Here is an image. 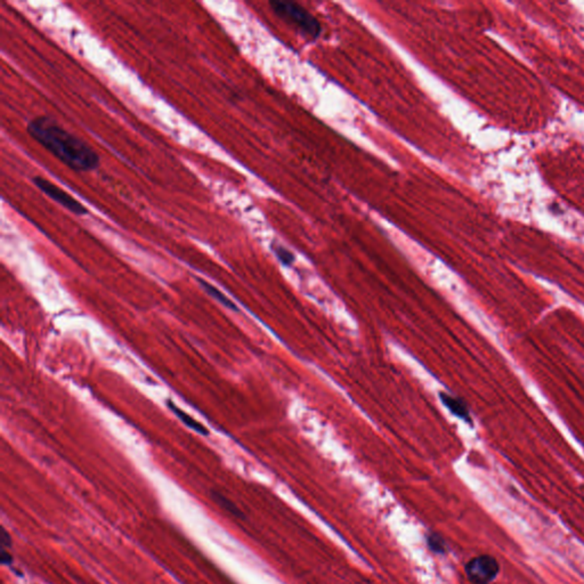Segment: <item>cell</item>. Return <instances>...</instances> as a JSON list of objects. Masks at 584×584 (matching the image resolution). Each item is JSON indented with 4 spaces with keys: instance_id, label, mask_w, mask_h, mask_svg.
<instances>
[{
    "instance_id": "8992f818",
    "label": "cell",
    "mask_w": 584,
    "mask_h": 584,
    "mask_svg": "<svg viewBox=\"0 0 584 584\" xmlns=\"http://www.w3.org/2000/svg\"><path fill=\"white\" fill-rule=\"evenodd\" d=\"M167 407H169V409L172 412L175 413V416H177L178 419L188 425V428L193 429L194 432H197V434H201V435L208 436L209 432H208V429L204 425H201L199 421H197L192 416H188V413L179 409L175 403H172V400H167Z\"/></svg>"
},
{
    "instance_id": "3957f363",
    "label": "cell",
    "mask_w": 584,
    "mask_h": 584,
    "mask_svg": "<svg viewBox=\"0 0 584 584\" xmlns=\"http://www.w3.org/2000/svg\"><path fill=\"white\" fill-rule=\"evenodd\" d=\"M464 573L473 584L492 583L500 573V564L493 555H477L466 564Z\"/></svg>"
},
{
    "instance_id": "6da1fadb",
    "label": "cell",
    "mask_w": 584,
    "mask_h": 584,
    "mask_svg": "<svg viewBox=\"0 0 584 584\" xmlns=\"http://www.w3.org/2000/svg\"><path fill=\"white\" fill-rule=\"evenodd\" d=\"M26 131L33 140L74 172H92L99 165L97 153L51 117L42 115L32 119Z\"/></svg>"
},
{
    "instance_id": "8fae6325",
    "label": "cell",
    "mask_w": 584,
    "mask_h": 584,
    "mask_svg": "<svg viewBox=\"0 0 584 584\" xmlns=\"http://www.w3.org/2000/svg\"><path fill=\"white\" fill-rule=\"evenodd\" d=\"M12 537H10V534L7 532L6 528H1V532H0V546H1V549H8L10 550L12 548Z\"/></svg>"
},
{
    "instance_id": "ba28073f",
    "label": "cell",
    "mask_w": 584,
    "mask_h": 584,
    "mask_svg": "<svg viewBox=\"0 0 584 584\" xmlns=\"http://www.w3.org/2000/svg\"><path fill=\"white\" fill-rule=\"evenodd\" d=\"M197 281L200 283V286L204 288V291H206V293H209V295H211V297H213V298L216 299L217 302H220V304L225 306V307L232 309V311H238V307L235 306L234 302H233L232 300H229V299L227 298L222 292L219 291L217 288L211 286L210 283L206 282L204 279H199Z\"/></svg>"
},
{
    "instance_id": "9c48e42d",
    "label": "cell",
    "mask_w": 584,
    "mask_h": 584,
    "mask_svg": "<svg viewBox=\"0 0 584 584\" xmlns=\"http://www.w3.org/2000/svg\"><path fill=\"white\" fill-rule=\"evenodd\" d=\"M427 546L436 555H444L446 553V543L444 539L435 532L427 535Z\"/></svg>"
},
{
    "instance_id": "7c38bea8",
    "label": "cell",
    "mask_w": 584,
    "mask_h": 584,
    "mask_svg": "<svg viewBox=\"0 0 584 584\" xmlns=\"http://www.w3.org/2000/svg\"><path fill=\"white\" fill-rule=\"evenodd\" d=\"M0 562H1V565L3 566H10L13 564V555L10 553V550L1 549Z\"/></svg>"
},
{
    "instance_id": "52a82bcc",
    "label": "cell",
    "mask_w": 584,
    "mask_h": 584,
    "mask_svg": "<svg viewBox=\"0 0 584 584\" xmlns=\"http://www.w3.org/2000/svg\"><path fill=\"white\" fill-rule=\"evenodd\" d=\"M211 498H213V501L216 505H218L222 510L227 511L229 514H232L234 517H245V514L242 512L241 509L238 508V505H235L231 498L224 496V494L218 492V491H211Z\"/></svg>"
},
{
    "instance_id": "5b68a950",
    "label": "cell",
    "mask_w": 584,
    "mask_h": 584,
    "mask_svg": "<svg viewBox=\"0 0 584 584\" xmlns=\"http://www.w3.org/2000/svg\"><path fill=\"white\" fill-rule=\"evenodd\" d=\"M439 396H441V400L443 402V404L453 413L454 416L460 418L464 421L471 423V416H470L469 409H468L467 405L460 398L452 396V395L448 394V393H443V391L439 393Z\"/></svg>"
},
{
    "instance_id": "30bf717a",
    "label": "cell",
    "mask_w": 584,
    "mask_h": 584,
    "mask_svg": "<svg viewBox=\"0 0 584 584\" xmlns=\"http://www.w3.org/2000/svg\"><path fill=\"white\" fill-rule=\"evenodd\" d=\"M273 250L274 254H277V259L284 266H291L292 263H295V256H293V254H292L291 251L282 247V245H274Z\"/></svg>"
},
{
    "instance_id": "7a4b0ae2",
    "label": "cell",
    "mask_w": 584,
    "mask_h": 584,
    "mask_svg": "<svg viewBox=\"0 0 584 584\" xmlns=\"http://www.w3.org/2000/svg\"><path fill=\"white\" fill-rule=\"evenodd\" d=\"M274 13L279 17L295 26L302 35L318 38L321 33V24L314 16L298 3L289 1H272L270 3Z\"/></svg>"
},
{
    "instance_id": "277c9868",
    "label": "cell",
    "mask_w": 584,
    "mask_h": 584,
    "mask_svg": "<svg viewBox=\"0 0 584 584\" xmlns=\"http://www.w3.org/2000/svg\"><path fill=\"white\" fill-rule=\"evenodd\" d=\"M32 181L35 183V186L39 190H42L47 197H51V200L58 202V204L64 206L65 209L69 210V211L74 213V215L83 216V215L88 213V210H87L86 206L80 204L79 201L71 197L70 194L67 193L65 190L58 188V185L53 184L51 181H48L46 178L40 177V176L33 177Z\"/></svg>"
}]
</instances>
